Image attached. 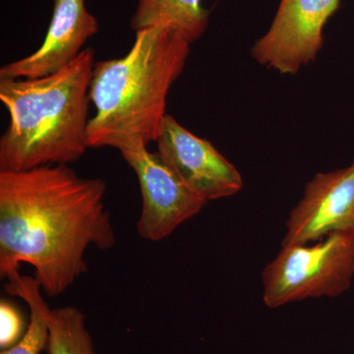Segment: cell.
<instances>
[{
  "label": "cell",
  "instance_id": "obj_10",
  "mask_svg": "<svg viewBox=\"0 0 354 354\" xmlns=\"http://www.w3.org/2000/svg\"><path fill=\"white\" fill-rule=\"evenodd\" d=\"M209 13L202 0H137L130 27L135 32L160 26L171 28L192 44L208 28Z\"/></svg>",
  "mask_w": 354,
  "mask_h": 354
},
{
  "label": "cell",
  "instance_id": "obj_9",
  "mask_svg": "<svg viewBox=\"0 0 354 354\" xmlns=\"http://www.w3.org/2000/svg\"><path fill=\"white\" fill-rule=\"evenodd\" d=\"M99 32V22L85 0H53V17L44 43L22 59L3 65L0 77L39 78L75 59L88 39Z\"/></svg>",
  "mask_w": 354,
  "mask_h": 354
},
{
  "label": "cell",
  "instance_id": "obj_8",
  "mask_svg": "<svg viewBox=\"0 0 354 354\" xmlns=\"http://www.w3.org/2000/svg\"><path fill=\"white\" fill-rule=\"evenodd\" d=\"M281 244L312 243L354 230V160L337 171L319 172L291 209Z\"/></svg>",
  "mask_w": 354,
  "mask_h": 354
},
{
  "label": "cell",
  "instance_id": "obj_11",
  "mask_svg": "<svg viewBox=\"0 0 354 354\" xmlns=\"http://www.w3.org/2000/svg\"><path fill=\"white\" fill-rule=\"evenodd\" d=\"M44 317L48 323V354H95L85 316L73 306L50 310L46 305Z\"/></svg>",
  "mask_w": 354,
  "mask_h": 354
},
{
  "label": "cell",
  "instance_id": "obj_7",
  "mask_svg": "<svg viewBox=\"0 0 354 354\" xmlns=\"http://www.w3.org/2000/svg\"><path fill=\"white\" fill-rule=\"evenodd\" d=\"M158 153L191 190L208 201L234 196L243 188L241 171L208 140L165 116Z\"/></svg>",
  "mask_w": 354,
  "mask_h": 354
},
{
  "label": "cell",
  "instance_id": "obj_12",
  "mask_svg": "<svg viewBox=\"0 0 354 354\" xmlns=\"http://www.w3.org/2000/svg\"><path fill=\"white\" fill-rule=\"evenodd\" d=\"M41 290L38 281L31 277H20L17 281L6 283L7 293L22 298L29 305L30 323L22 339L13 348L1 351L0 354H39L46 349L50 333L44 308L48 304L41 297Z\"/></svg>",
  "mask_w": 354,
  "mask_h": 354
},
{
  "label": "cell",
  "instance_id": "obj_13",
  "mask_svg": "<svg viewBox=\"0 0 354 354\" xmlns=\"http://www.w3.org/2000/svg\"><path fill=\"white\" fill-rule=\"evenodd\" d=\"M29 325L20 309L8 300L0 301V348H13L24 337Z\"/></svg>",
  "mask_w": 354,
  "mask_h": 354
},
{
  "label": "cell",
  "instance_id": "obj_3",
  "mask_svg": "<svg viewBox=\"0 0 354 354\" xmlns=\"http://www.w3.org/2000/svg\"><path fill=\"white\" fill-rule=\"evenodd\" d=\"M95 51L39 78L0 77L9 124L0 137V171L73 164L87 152Z\"/></svg>",
  "mask_w": 354,
  "mask_h": 354
},
{
  "label": "cell",
  "instance_id": "obj_5",
  "mask_svg": "<svg viewBox=\"0 0 354 354\" xmlns=\"http://www.w3.org/2000/svg\"><path fill=\"white\" fill-rule=\"evenodd\" d=\"M118 151L139 180L142 212L137 232L141 239L162 241L204 208L206 200L191 190L160 153L149 152L140 142L125 144Z\"/></svg>",
  "mask_w": 354,
  "mask_h": 354
},
{
  "label": "cell",
  "instance_id": "obj_2",
  "mask_svg": "<svg viewBox=\"0 0 354 354\" xmlns=\"http://www.w3.org/2000/svg\"><path fill=\"white\" fill-rule=\"evenodd\" d=\"M190 44L169 27L135 32L124 57L95 62L90 86L95 114L90 148L118 149L132 142H157L167 115V97L189 57Z\"/></svg>",
  "mask_w": 354,
  "mask_h": 354
},
{
  "label": "cell",
  "instance_id": "obj_1",
  "mask_svg": "<svg viewBox=\"0 0 354 354\" xmlns=\"http://www.w3.org/2000/svg\"><path fill=\"white\" fill-rule=\"evenodd\" d=\"M106 184L69 165L0 171V277L13 283L21 264L48 297H58L88 270V247L116 244L104 204Z\"/></svg>",
  "mask_w": 354,
  "mask_h": 354
},
{
  "label": "cell",
  "instance_id": "obj_6",
  "mask_svg": "<svg viewBox=\"0 0 354 354\" xmlns=\"http://www.w3.org/2000/svg\"><path fill=\"white\" fill-rule=\"evenodd\" d=\"M341 0H281L264 36L251 55L263 66L295 75L316 59L323 46V30Z\"/></svg>",
  "mask_w": 354,
  "mask_h": 354
},
{
  "label": "cell",
  "instance_id": "obj_4",
  "mask_svg": "<svg viewBox=\"0 0 354 354\" xmlns=\"http://www.w3.org/2000/svg\"><path fill=\"white\" fill-rule=\"evenodd\" d=\"M353 277L354 230L312 243L283 244L263 270V301L278 308L307 298L339 297Z\"/></svg>",
  "mask_w": 354,
  "mask_h": 354
}]
</instances>
